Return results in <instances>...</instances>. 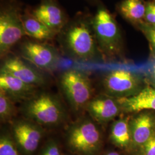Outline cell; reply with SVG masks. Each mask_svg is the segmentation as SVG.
<instances>
[{
	"mask_svg": "<svg viewBox=\"0 0 155 155\" xmlns=\"http://www.w3.org/2000/svg\"><path fill=\"white\" fill-rule=\"evenodd\" d=\"M93 18L86 13H78L68 21L58 34L64 51L71 58L78 61H94L100 52Z\"/></svg>",
	"mask_w": 155,
	"mask_h": 155,
	"instance_id": "obj_1",
	"label": "cell"
},
{
	"mask_svg": "<svg viewBox=\"0 0 155 155\" xmlns=\"http://www.w3.org/2000/svg\"><path fill=\"white\" fill-rule=\"evenodd\" d=\"M21 111L27 119L45 127L58 126L66 117V111L61 100L48 93L35 94L25 101Z\"/></svg>",
	"mask_w": 155,
	"mask_h": 155,
	"instance_id": "obj_2",
	"label": "cell"
},
{
	"mask_svg": "<svg viewBox=\"0 0 155 155\" xmlns=\"http://www.w3.org/2000/svg\"><path fill=\"white\" fill-rule=\"evenodd\" d=\"M93 22L100 52L110 58L119 55L122 51V36L114 17L105 8L100 6Z\"/></svg>",
	"mask_w": 155,
	"mask_h": 155,
	"instance_id": "obj_3",
	"label": "cell"
},
{
	"mask_svg": "<svg viewBox=\"0 0 155 155\" xmlns=\"http://www.w3.org/2000/svg\"><path fill=\"white\" fill-rule=\"evenodd\" d=\"M67 144L71 150L82 155H94L100 149L102 138L99 128L91 118H79L68 127Z\"/></svg>",
	"mask_w": 155,
	"mask_h": 155,
	"instance_id": "obj_4",
	"label": "cell"
},
{
	"mask_svg": "<svg viewBox=\"0 0 155 155\" xmlns=\"http://www.w3.org/2000/svg\"><path fill=\"white\" fill-rule=\"evenodd\" d=\"M61 90L75 111H80L91 100L93 87L88 75L83 71L71 68L63 72L60 78Z\"/></svg>",
	"mask_w": 155,
	"mask_h": 155,
	"instance_id": "obj_5",
	"label": "cell"
},
{
	"mask_svg": "<svg viewBox=\"0 0 155 155\" xmlns=\"http://www.w3.org/2000/svg\"><path fill=\"white\" fill-rule=\"evenodd\" d=\"M103 86L106 95L115 98H127L144 89V79L138 72L117 68L106 74L103 78Z\"/></svg>",
	"mask_w": 155,
	"mask_h": 155,
	"instance_id": "obj_6",
	"label": "cell"
},
{
	"mask_svg": "<svg viewBox=\"0 0 155 155\" xmlns=\"http://www.w3.org/2000/svg\"><path fill=\"white\" fill-rule=\"evenodd\" d=\"M27 35L21 14L14 6L1 9L0 14V54L4 56L22 38Z\"/></svg>",
	"mask_w": 155,
	"mask_h": 155,
	"instance_id": "obj_7",
	"label": "cell"
},
{
	"mask_svg": "<svg viewBox=\"0 0 155 155\" xmlns=\"http://www.w3.org/2000/svg\"><path fill=\"white\" fill-rule=\"evenodd\" d=\"M21 52L23 58L44 71H54L60 61L55 48L45 43L25 41L21 45Z\"/></svg>",
	"mask_w": 155,
	"mask_h": 155,
	"instance_id": "obj_8",
	"label": "cell"
},
{
	"mask_svg": "<svg viewBox=\"0 0 155 155\" xmlns=\"http://www.w3.org/2000/svg\"><path fill=\"white\" fill-rule=\"evenodd\" d=\"M11 130L15 143L27 154L37 150L44 133L41 125L28 119L13 121Z\"/></svg>",
	"mask_w": 155,
	"mask_h": 155,
	"instance_id": "obj_9",
	"label": "cell"
},
{
	"mask_svg": "<svg viewBox=\"0 0 155 155\" xmlns=\"http://www.w3.org/2000/svg\"><path fill=\"white\" fill-rule=\"evenodd\" d=\"M32 14L56 35L69 21L66 13L54 0H43Z\"/></svg>",
	"mask_w": 155,
	"mask_h": 155,
	"instance_id": "obj_10",
	"label": "cell"
},
{
	"mask_svg": "<svg viewBox=\"0 0 155 155\" xmlns=\"http://www.w3.org/2000/svg\"><path fill=\"white\" fill-rule=\"evenodd\" d=\"M85 109L91 118L98 124L110 122L122 111L117 98L108 95L92 98Z\"/></svg>",
	"mask_w": 155,
	"mask_h": 155,
	"instance_id": "obj_11",
	"label": "cell"
},
{
	"mask_svg": "<svg viewBox=\"0 0 155 155\" xmlns=\"http://www.w3.org/2000/svg\"><path fill=\"white\" fill-rule=\"evenodd\" d=\"M1 70L36 87L44 85L46 81L41 72L17 56L7 58L3 63Z\"/></svg>",
	"mask_w": 155,
	"mask_h": 155,
	"instance_id": "obj_12",
	"label": "cell"
},
{
	"mask_svg": "<svg viewBox=\"0 0 155 155\" xmlns=\"http://www.w3.org/2000/svg\"><path fill=\"white\" fill-rule=\"evenodd\" d=\"M131 134L130 147L139 149L155 134V117L149 112H143L129 121Z\"/></svg>",
	"mask_w": 155,
	"mask_h": 155,
	"instance_id": "obj_13",
	"label": "cell"
},
{
	"mask_svg": "<svg viewBox=\"0 0 155 155\" xmlns=\"http://www.w3.org/2000/svg\"><path fill=\"white\" fill-rule=\"evenodd\" d=\"M37 87L25 83L1 69L0 90L15 102L28 100L36 94Z\"/></svg>",
	"mask_w": 155,
	"mask_h": 155,
	"instance_id": "obj_14",
	"label": "cell"
},
{
	"mask_svg": "<svg viewBox=\"0 0 155 155\" xmlns=\"http://www.w3.org/2000/svg\"><path fill=\"white\" fill-rule=\"evenodd\" d=\"M121 110L127 113L155 111V89L145 87L139 93L127 98H117Z\"/></svg>",
	"mask_w": 155,
	"mask_h": 155,
	"instance_id": "obj_15",
	"label": "cell"
},
{
	"mask_svg": "<svg viewBox=\"0 0 155 155\" xmlns=\"http://www.w3.org/2000/svg\"><path fill=\"white\" fill-rule=\"evenodd\" d=\"M23 27L27 36L39 40L54 39L56 34L46 27L31 13L26 12L21 15Z\"/></svg>",
	"mask_w": 155,
	"mask_h": 155,
	"instance_id": "obj_16",
	"label": "cell"
},
{
	"mask_svg": "<svg viewBox=\"0 0 155 155\" xmlns=\"http://www.w3.org/2000/svg\"><path fill=\"white\" fill-rule=\"evenodd\" d=\"M118 11L126 20L136 27L144 21L146 4L143 0H123L118 5Z\"/></svg>",
	"mask_w": 155,
	"mask_h": 155,
	"instance_id": "obj_17",
	"label": "cell"
},
{
	"mask_svg": "<svg viewBox=\"0 0 155 155\" xmlns=\"http://www.w3.org/2000/svg\"><path fill=\"white\" fill-rule=\"evenodd\" d=\"M130 120L121 118L113 123L110 139L113 144L121 148H128L131 145V134L129 127Z\"/></svg>",
	"mask_w": 155,
	"mask_h": 155,
	"instance_id": "obj_18",
	"label": "cell"
},
{
	"mask_svg": "<svg viewBox=\"0 0 155 155\" xmlns=\"http://www.w3.org/2000/svg\"><path fill=\"white\" fill-rule=\"evenodd\" d=\"M16 113L15 102L0 90V118L2 122L11 121Z\"/></svg>",
	"mask_w": 155,
	"mask_h": 155,
	"instance_id": "obj_19",
	"label": "cell"
},
{
	"mask_svg": "<svg viewBox=\"0 0 155 155\" xmlns=\"http://www.w3.org/2000/svg\"><path fill=\"white\" fill-rule=\"evenodd\" d=\"M0 155H20L14 141L6 134L1 136Z\"/></svg>",
	"mask_w": 155,
	"mask_h": 155,
	"instance_id": "obj_20",
	"label": "cell"
},
{
	"mask_svg": "<svg viewBox=\"0 0 155 155\" xmlns=\"http://www.w3.org/2000/svg\"><path fill=\"white\" fill-rule=\"evenodd\" d=\"M142 32L148 40L150 48L155 57V25L143 21L136 26Z\"/></svg>",
	"mask_w": 155,
	"mask_h": 155,
	"instance_id": "obj_21",
	"label": "cell"
},
{
	"mask_svg": "<svg viewBox=\"0 0 155 155\" xmlns=\"http://www.w3.org/2000/svg\"><path fill=\"white\" fill-rule=\"evenodd\" d=\"M140 155H155V134L139 148Z\"/></svg>",
	"mask_w": 155,
	"mask_h": 155,
	"instance_id": "obj_22",
	"label": "cell"
},
{
	"mask_svg": "<svg viewBox=\"0 0 155 155\" xmlns=\"http://www.w3.org/2000/svg\"><path fill=\"white\" fill-rule=\"evenodd\" d=\"M144 21L148 24L155 25V0L146 4V11Z\"/></svg>",
	"mask_w": 155,
	"mask_h": 155,
	"instance_id": "obj_23",
	"label": "cell"
},
{
	"mask_svg": "<svg viewBox=\"0 0 155 155\" xmlns=\"http://www.w3.org/2000/svg\"><path fill=\"white\" fill-rule=\"evenodd\" d=\"M41 155H60L58 145L54 141H50L45 147Z\"/></svg>",
	"mask_w": 155,
	"mask_h": 155,
	"instance_id": "obj_24",
	"label": "cell"
},
{
	"mask_svg": "<svg viewBox=\"0 0 155 155\" xmlns=\"http://www.w3.org/2000/svg\"><path fill=\"white\" fill-rule=\"evenodd\" d=\"M147 79L151 87L155 89V61L151 64L148 70Z\"/></svg>",
	"mask_w": 155,
	"mask_h": 155,
	"instance_id": "obj_25",
	"label": "cell"
},
{
	"mask_svg": "<svg viewBox=\"0 0 155 155\" xmlns=\"http://www.w3.org/2000/svg\"><path fill=\"white\" fill-rule=\"evenodd\" d=\"M106 155H120L118 153H117V152H111L108 153L107 154H106Z\"/></svg>",
	"mask_w": 155,
	"mask_h": 155,
	"instance_id": "obj_26",
	"label": "cell"
},
{
	"mask_svg": "<svg viewBox=\"0 0 155 155\" xmlns=\"http://www.w3.org/2000/svg\"><path fill=\"white\" fill-rule=\"evenodd\" d=\"M86 1H87V2H89L90 3H93V4L97 1V0H86Z\"/></svg>",
	"mask_w": 155,
	"mask_h": 155,
	"instance_id": "obj_27",
	"label": "cell"
}]
</instances>
